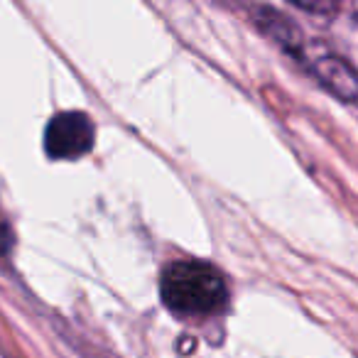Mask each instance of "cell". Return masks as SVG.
<instances>
[{
	"label": "cell",
	"mask_w": 358,
	"mask_h": 358,
	"mask_svg": "<svg viewBox=\"0 0 358 358\" xmlns=\"http://www.w3.org/2000/svg\"><path fill=\"white\" fill-rule=\"evenodd\" d=\"M162 302L182 317H209L226 307L229 285L219 268L204 260H177L167 265L159 282Z\"/></svg>",
	"instance_id": "cell-1"
},
{
	"label": "cell",
	"mask_w": 358,
	"mask_h": 358,
	"mask_svg": "<svg viewBox=\"0 0 358 358\" xmlns=\"http://www.w3.org/2000/svg\"><path fill=\"white\" fill-rule=\"evenodd\" d=\"M96 128L91 118L81 110L57 113L47 123L45 152L52 159H79L94 148Z\"/></svg>",
	"instance_id": "cell-2"
},
{
	"label": "cell",
	"mask_w": 358,
	"mask_h": 358,
	"mask_svg": "<svg viewBox=\"0 0 358 358\" xmlns=\"http://www.w3.org/2000/svg\"><path fill=\"white\" fill-rule=\"evenodd\" d=\"M314 71L324 81V86H329L341 99H356L358 96V79L343 62L322 57V59L314 62Z\"/></svg>",
	"instance_id": "cell-3"
},
{
	"label": "cell",
	"mask_w": 358,
	"mask_h": 358,
	"mask_svg": "<svg viewBox=\"0 0 358 358\" xmlns=\"http://www.w3.org/2000/svg\"><path fill=\"white\" fill-rule=\"evenodd\" d=\"M13 245V229H10V221L6 219L3 209H0V255H6Z\"/></svg>",
	"instance_id": "cell-4"
},
{
	"label": "cell",
	"mask_w": 358,
	"mask_h": 358,
	"mask_svg": "<svg viewBox=\"0 0 358 358\" xmlns=\"http://www.w3.org/2000/svg\"><path fill=\"white\" fill-rule=\"evenodd\" d=\"M292 3L307 8V10H327L329 8V0H292Z\"/></svg>",
	"instance_id": "cell-5"
}]
</instances>
